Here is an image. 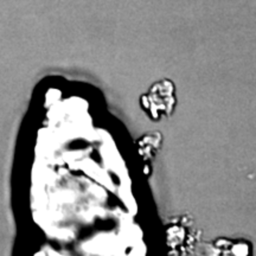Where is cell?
Listing matches in <instances>:
<instances>
[{"mask_svg":"<svg viewBox=\"0 0 256 256\" xmlns=\"http://www.w3.org/2000/svg\"><path fill=\"white\" fill-rule=\"evenodd\" d=\"M140 107L153 121L170 118L177 107V89L170 78L152 83L148 90L140 96Z\"/></svg>","mask_w":256,"mask_h":256,"instance_id":"cell-1","label":"cell"},{"mask_svg":"<svg viewBox=\"0 0 256 256\" xmlns=\"http://www.w3.org/2000/svg\"><path fill=\"white\" fill-rule=\"evenodd\" d=\"M162 145V133L156 130V132H150L138 139L136 147L139 154L142 156L144 160L153 159L156 153L160 151Z\"/></svg>","mask_w":256,"mask_h":256,"instance_id":"cell-2","label":"cell"}]
</instances>
